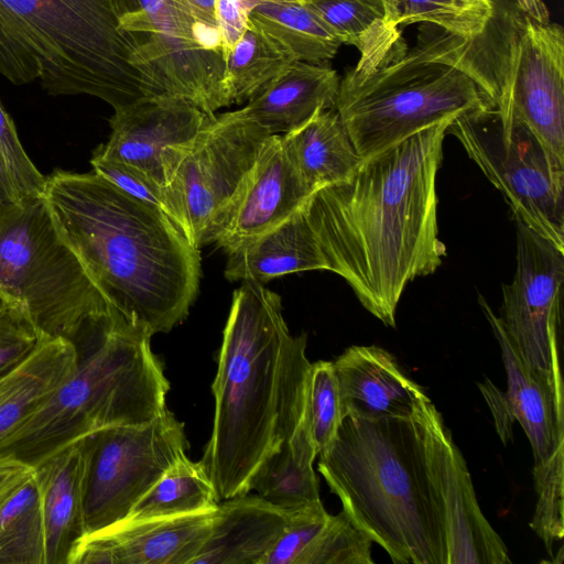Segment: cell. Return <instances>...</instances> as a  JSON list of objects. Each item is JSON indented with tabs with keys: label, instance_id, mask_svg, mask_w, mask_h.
<instances>
[{
	"label": "cell",
	"instance_id": "20",
	"mask_svg": "<svg viewBox=\"0 0 564 564\" xmlns=\"http://www.w3.org/2000/svg\"><path fill=\"white\" fill-rule=\"evenodd\" d=\"M333 365L344 416L412 419L416 405L427 398L381 347L350 346Z\"/></svg>",
	"mask_w": 564,
	"mask_h": 564
},
{
	"label": "cell",
	"instance_id": "27",
	"mask_svg": "<svg viewBox=\"0 0 564 564\" xmlns=\"http://www.w3.org/2000/svg\"><path fill=\"white\" fill-rule=\"evenodd\" d=\"M306 412L294 433L252 474L248 491L274 507L294 512L321 501L313 463L317 456Z\"/></svg>",
	"mask_w": 564,
	"mask_h": 564
},
{
	"label": "cell",
	"instance_id": "35",
	"mask_svg": "<svg viewBox=\"0 0 564 564\" xmlns=\"http://www.w3.org/2000/svg\"><path fill=\"white\" fill-rule=\"evenodd\" d=\"M306 416L313 442L319 454L332 444L344 419L333 361L312 362Z\"/></svg>",
	"mask_w": 564,
	"mask_h": 564
},
{
	"label": "cell",
	"instance_id": "6",
	"mask_svg": "<svg viewBox=\"0 0 564 564\" xmlns=\"http://www.w3.org/2000/svg\"><path fill=\"white\" fill-rule=\"evenodd\" d=\"M135 48L116 0H0V74L14 85L118 110L158 95L133 65Z\"/></svg>",
	"mask_w": 564,
	"mask_h": 564
},
{
	"label": "cell",
	"instance_id": "15",
	"mask_svg": "<svg viewBox=\"0 0 564 564\" xmlns=\"http://www.w3.org/2000/svg\"><path fill=\"white\" fill-rule=\"evenodd\" d=\"M497 107L508 111L564 161V32L524 14L496 57Z\"/></svg>",
	"mask_w": 564,
	"mask_h": 564
},
{
	"label": "cell",
	"instance_id": "22",
	"mask_svg": "<svg viewBox=\"0 0 564 564\" xmlns=\"http://www.w3.org/2000/svg\"><path fill=\"white\" fill-rule=\"evenodd\" d=\"M290 517L257 494L220 500L210 533L192 564H261Z\"/></svg>",
	"mask_w": 564,
	"mask_h": 564
},
{
	"label": "cell",
	"instance_id": "23",
	"mask_svg": "<svg viewBox=\"0 0 564 564\" xmlns=\"http://www.w3.org/2000/svg\"><path fill=\"white\" fill-rule=\"evenodd\" d=\"M339 83L337 72L324 63L294 62L241 109L270 135H282L335 109Z\"/></svg>",
	"mask_w": 564,
	"mask_h": 564
},
{
	"label": "cell",
	"instance_id": "32",
	"mask_svg": "<svg viewBox=\"0 0 564 564\" xmlns=\"http://www.w3.org/2000/svg\"><path fill=\"white\" fill-rule=\"evenodd\" d=\"M0 564H45L44 523L34 468L0 503Z\"/></svg>",
	"mask_w": 564,
	"mask_h": 564
},
{
	"label": "cell",
	"instance_id": "44",
	"mask_svg": "<svg viewBox=\"0 0 564 564\" xmlns=\"http://www.w3.org/2000/svg\"><path fill=\"white\" fill-rule=\"evenodd\" d=\"M19 198V195L11 183V180L8 175L6 166L0 158V200H15Z\"/></svg>",
	"mask_w": 564,
	"mask_h": 564
},
{
	"label": "cell",
	"instance_id": "26",
	"mask_svg": "<svg viewBox=\"0 0 564 564\" xmlns=\"http://www.w3.org/2000/svg\"><path fill=\"white\" fill-rule=\"evenodd\" d=\"M281 140L312 193L346 180L362 161L336 108L317 112Z\"/></svg>",
	"mask_w": 564,
	"mask_h": 564
},
{
	"label": "cell",
	"instance_id": "3",
	"mask_svg": "<svg viewBox=\"0 0 564 564\" xmlns=\"http://www.w3.org/2000/svg\"><path fill=\"white\" fill-rule=\"evenodd\" d=\"M306 345V334L290 333L280 295L242 281L223 333L213 429L199 460L219 501L249 492L254 470L302 422L312 368Z\"/></svg>",
	"mask_w": 564,
	"mask_h": 564
},
{
	"label": "cell",
	"instance_id": "30",
	"mask_svg": "<svg viewBox=\"0 0 564 564\" xmlns=\"http://www.w3.org/2000/svg\"><path fill=\"white\" fill-rule=\"evenodd\" d=\"M218 502L214 485L200 462H193L184 455L143 495L121 522L212 511Z\"/></svg>",
	"mask_w": 564,
	"mask_h": 564
},
{
	"label": "cell",
	"instance_id": "42",
	"mask_svg": "<svg viewBox=\"0 0 564 564\" xmlns=\"http://www.w3.org/2000/svg\"><path fill=\"white\" fill-rule=\"evenodd\" d=\"M189 14L206 30L218 34L216 0H178ZM219 36V35H218Z\"/></svg>",
	"mask_w": 564,
	"mask_h": 564
},
{
	"label": "cell",
	"instance_id": "9",
	"mask_svg": "<svg viewBox=\"0 0 564 564\" xmlns=\"http://www.w3.org/2000/svg\"><path fill=\"white\" fill-rule=\"evenodd\" d=\"M447 133L502 194L517 221L564 251V161L497 105L456 117Z\"/></svg>",
	"mask_w": 564,
	"mask_h": 564
},
{
	"label": "cell",
	"instance_id": "24",
	"mask_svg": "<svg viewBox=\"0 0 564 564\" xmlns=\"http://www.w3.org/2000/svg\"><path fill=\"white\" fill-rule=\"evenodd\" d=\"M304 205L280 224L227 252L225 276L229 281L263 284L290 273L327 271Z\"/></svg>",
	"mask_w": 564,
	"mask_h": 564
},
{
	"label": "cell",
	"instance_id": "8",
	"mask_svg": "<svg viewBox=\"0 0 564 564\" xmlns=\"http://www.w3.org/2000/svg\"><path fill=\"white\" fill-rule=\"evenodd\" d=\"M0 302L80 345L112 310L58 236L42 195L0 200Z\"/></svg>",
	"mask_w": 564,
	"mask_h": 564
},
{
	"label": "cell",
	"instance_id": "39",
	"mask_svg": "<svg viewBox=\"0 0 564 564\" xmlns=\"http://www.w3.org/2000/svg\"><path fill=\"white\" fill-rule=\"evenodd\" d=\"M93 171L120 188L122 192L145 203L164 209L162 188L150 182L134 169L93 154Z\"/></svg>",
	"mask_w": 564,
	"mask_h": 564
},
{
	"label": "cell",
	"instance_id": "45",
	"mask_svg": "<svg viewBox=\"0 0 564 564\" xmlns=\"http://www.w3.org/2000/svg\"><path fill=\"white\" fill-rule=\"evenodd\" d=\"M490 1H492L495 3V0H490Z\"/></svg>",
	"mask_w": 564,
	"mask_h": 564
},
{
	"label": "cell",
	"instance_id": "25",
	"mask_svg": "<svg viewBox=\"0 0 564 564\" xmlns=\"http://www.w3.org/2000/svg\"><path fill=\"white\" fill-rule=\"evenodd\" d=\"M77 365L72 341L45 336L26 360L0 377V442L37 411Z\"/></svg>",
	"mask_w": 564,
	"mask_h": 564
},
{
	"label": "cell",
	"instance_id": "41",
	"mask_svg": "<svg viewBox=\"0 0 564 564\" xmlns=\"http://www.w3.org/2000/svg\"><path fill=\"white\" fill-rule=\"evenodd\" d=\"M33 468L10 459H0V503L20 486Z\"/></svg>",
	"mask_w": 564,
	"mask_h": 564
},
{
	"label": "cell",
	"instance_id": "14",
	"mask_svg": "<svg viewBox=\"0 0 564 564\" xmlns=\"http://www.w3.org/2000/svg\"><path fill=\"white\" fill-rule=\"evenodd\" d=\"M517 265L502 284L499 316L524 367L538 378L563 383L558 326L564 282V251L517 221Z\"/></svg>",
	"mask_w": 564,
	"mask_h": 564
},
{
	"label": "cell",
	"instance_id": "31",
	"mask_svg": "<svg viewBox=\"0 0 564 564\" xmlns=\"http://www.w3.org/2000/svg\"><path fill=\"white\" fill-rule=\"evenodd\" d=\"M294 62L280 44L249 21L225 57V83L230 102L249 101Z\"/></svg>",
	"mask_w": 564,
	"mask_h": 564
},
{
	"label": "cell",
	"instance_id": "17",
	"mask_svg": "<svg viewBox=\"0 0 564 564\" xmlns=\"http://www.w3.org/2000/svg\"><path fill=\"white\" fill-rule=\"evenodd\" d=\"M207 116L178 96L139 100L115 110L109 139L93 154L123 163L163 188Z\"/></svg>",
	"mask_w": 564,
	"mask_h": 564
},
{
	"label": "cell",
	"instance_id": "1",
	"mask_svg": "<svg viewBox=\"0 0 564 564\" xmlns=\"http://www.w3.org/2000/svg\"><path fill=\"white\" fill-rule=\"evenodd\" d=\"M451 122L362 159L346 180L313 193L304 205L327 271L389 327H395L405 286L434 273L446 254L435 185Z\"/></svg>",
	"mask_w": 564,
	"mask_h": 564
},
{
	"label": "cell",
	"instance_id": "2",
	"mask_svg": "<svg viewBox=\"0 0 564 564\" xmlns=\"http://www.w3.org/2000/svg\"><path fill=\"white\" fill-rule=\"evenodd\" d=\"M42 197L58 236L111 310L152 335L186 318L200 254L163 209L95 171L55 170L45 176Z\"/></svg>",
	"mask_w": 564,
	"mask_h": 564
},
{
	"label": "cell",
	"instance_id": "16",
	"mask_svg": "<svg viewBox=\"0 0 564 564\" xmlns=\"http://www.w3.org/2000/svg\"><path fill=\"white\" fill-rule=\"evenodd\" d=\"M431 495L446 546V564H510L509 551L482 513L462 452L427 397L415 408Z\"/></svg>",
	"mask_w": 564,
	"mask_h": 564
},
{
	"label": "cell",
	"instance_id": "36",
	"mask_svg": "<svg viewBox=\"0 0 564 564\" xmlns=\"http://www.w3.org/2000/svg\"><path fill=\"white\" fill-rule=\"evenodd\" d=\"M328 512L322 500L291 512L283 532L261 564H299L306 549L323 528Z\"/></svg>",
	"mask_w": 564,
	"mask_h": 564
},
{
	"label": "cell",
	"instance_id": "7",
	"mask_svg": "<svg viewBox=\"0 0 564 564\" xmlns=\"http://www.w3.org/2000/svg\"><path fill=\"white\" fill-rule=\"evenodd\" d=\"M152 336L112 311L76 347L75 372L0 442V459L34 468L98 430L159 416L166 409L170 383L151 349Z\"/></svg>",
	"mask_w": 564,
	"mask_h": 564
},
{
	"label": "cell",
	"instance_id": "10",
	"mask_svg": "<svg viewBox=\"0 0 564 564\" xmlns=\"http://www.w3.org/2000/svg\"><path fill=\"white\" fill-rule=\"evenodd\" d=\"M478 301L501 350L507 390H499L489 379L477 384L501 441L506 444L512 438V424L518 421L531 444L536 505L530 527L551 555L554 542L564 536L563 383L553 386L532 375L516 352L500 317L484 296L479 295Z\"/></svg>",
	"mask_w": 564,
	"mask_h": 564
},
{
	"label": "cell",
	"instance_id": "40",
	"mask_svg": "<svg viewBox=\"0 0 564 564\" xmlns=\"http://www.w3.org/2000/svg\"><path fill=\"white\" fill-rule=\"evenodd\" d=\"M276 0H216V20L224 58L249 24L251 11L264 2Z\"/></svg>",
	"mask_w": 564,
	"mask_h": 564
},
{
	"label": "cell",
	"instance_id": "12",
	"mask_svg": "<svg viewBox=\"0 0 564 564\" xmlns=\"http://www.w3.org/2000/svg\"><path fill=\"white\" fill-rule=\"evenodd\" d=\"M120 28L133 34V65L158 94L185 98L207 115L231 105L219 36L178 0H116Z\"/></svg>",
	"mask_w": 564,
	"mask_h": 564
},
{
	"label": "cell",
	"instance_id": "43",
	"mask_svg": "<svg viewBox=\"0 0 564 564\" xmlns=\"http://www.w3.org/2000/svg\"><path fill=\"white\" fill-rule=\"evenodd\" d=\"M518 8L528 17L539 21L549 22V10L543 0H514Z\"/></svg>",
	"mask_w": 564,
	"mask_h": 564
},
{
	"label": "cell",
	"instance_id": "33",
	"mask_svg": "<svg viewBox=\"0 0 564 564\" xmlns=\"http://www.w3.org/2000/svg\"><path fill=\"white\" fill-rule=\"evenodd\" d=\"M382 1L391 28L423 22L466 39L481 37L496 13L490 0Z\"/></svg>",
	"mask_w": 564,
	"mask_h": 564
},
{
	"label": "cell",
	"instance_id": "11",
	"mask_svg": "<svg viewBox=\"0 0 564 564\" xmlns=\"http://www.w3.org/2000/svg\"><path fill=\"white\" fill-rule=\"evenodd\" d=\"M269 137L241 108L207 116L162 188L165 213L194 248L214 242Z\"/></svg>",
	"mask_w": 564,
	"mask_h": 564
},
{
	"label": "cell",
	"instance_id": "28",
	"mask_svg": "<svg viewBox=\"0 0 564 564\" xmlns=\"http://www.w3.org/2000/svg\"><path fill=\"white\" fill-rule=\"evenodd\" d=\"M249 21L271 36L296 62L325 63L343 44L302 0H276L256 7Z\"/></svg>",
	"mask_w": 564,
	"mask_h": 564
},
{
	"label": "cell",
	"instance_id": "29",
	"mask_svg": "<svg viewBox=\"0 0 564 564\" xmlns=\"http://www.w3.org/2000/svg\"><path fill=\"white\" fill-rule=\"evenodd\" d=\"M339 37L355 46L360 57L356 66L381 62L402 37L387 23L382 0H302Z\"/></svg>",
	"mask_w": 564,
	"mask_h": 564
},
{
	"label": "cell",
	"instance_id": "19",
	"mask_svg": "<svg viewBox=\"0 0 564 564\" xmlns=\"http://www.w3.org/2000/svg\"><path fill=\"white\" fill-rule=\"evenodd\" d=\"M312 194L290 161L281 135H270L224 216L214 243L226 253L231 251L286 219Z\"/></svg>",
	"mask_w": 564,
	"mask_h": 564
},
{
	"label": "cell",
	"instance_id": "37",
	"mask_svg": "<svg viewBox=\"0 0 564 564\" xmlns=\"http://www.w3.org/2000/svg\"><path fill=\"white\" fill-rule=\"evenodd\" d=\"M44 337L21 308L0 302V377L26 360Z\"/></svg>",
	"mask_w": 564,
	"mask_h": 564
},
{
	"label": "cell",
	"instance_id": "34",
	"mask_svg": "<svg viewBox=\"0 0 564 564\" xmlns=\"http://www.w3.org/2000/svg\"><path fill=\"white\" fill-rule=\"evenodd\" d=\"M372 541L341 510L328 514L299 564H373Z\"/></svg>",
	"mask_w": 564,
	"mask_h": 564
},
{
	"label": "cell",
	"instance_id": "5",
	"mask_svg": "<svg viewBox=\"0 0 564 564\" xmlns=\"http://www.w3.org/2000/svg\"><path fill=\"white\" fill-rule=\"evenodd\" d=\"M318 471L350 520L395 564H446L412 419L345 415Z\"/></svg>",
	"mask_w": 564,
	"mask_h": 564
},
{
	"label": "cell",
	"instance_id": "13",
	"mask_svg": "<svg viewBox=\"0 0 564 564\" xmlns=\"http://www.w3.org/2000/svg\"><path fill=\"white\" fill-rule=\"evenodd\" d=\"M82 441L86 535L123 521L189 447L184 424L167 408L148 423L105 427Z\"/></svg>",
	"mask_w": 564,
	"mask_h": 564
},
{
	"label": "cell",
	"instance_id": "38",
	"mask_svg": "<svg viewBox=\"0 0 564 564\" xmlns=\"http://www.w3.org/2000/svg\"><path fill=\"white\" fill-rule=\"evenodd\" d=\"M0 158L19 198L42 195L45 176L31 161L19 139L17 128L0 100Z\"/></svg>",
	"mask_w": 564,
	"mask_h": 564
},
{
	"label": "cell",
	"instance_id": "21",
	"mask_svg": "<svg viewBox=\"0 0 564 564\" xmlns=\"http://www.w3.org/2000/svg\"><path fill=\"white\" fill-rule=\"evenodd\" d=\"M45 534V564H69L86 535L84 517L85 455L82 438L34 467Z\"/></svg>",
	"mask_w": 564,
	"mask_h": 564
},
{
	"label": "cell",
	"instance_id": "4",
	"mask_svg": "<svg viewBox=\"0 0 564 564\" xmlns=\"http://www.w3.org/2000/svg\"><path fill=\"white\" fill-rule=\"evenodd\" d=\"M479 39L422 28L413 46L401 37L378 64L348 70L336 110L358 154L368 158L435 123L496 105V58Z\"/></svg>",
	"mask_w": 564,
	"mask_h": 564
},
{
	"label": "cell",
	"instance_id": "18",
	"mask_svg": "<svg viewBox=\"0 0 564 564\" xmlns=\"http://www.w3.org/2000/svg\"><path fill=\"white\" fill-rule=\"evenodd\" d=\"M214 510L117 523L84 536L69 564H192L210 533Z\"/></svg>",
	"mask_w": 564,
	"mask_h": 564
}]
</instances>
